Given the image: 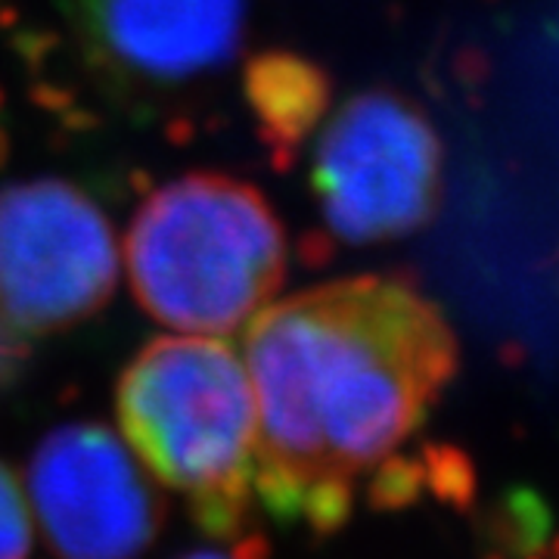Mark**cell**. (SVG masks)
<instances>
[{"label":"cell","instance_id":"2","mask_svg":"<svg viewBox=\"0 0 559 559\" xmlns=\"http://www.w3.org/2000/svg\"><path fill=\"white\" fill-rule=\"evenodd\" d=\"M116 414L150 479L175 491L209 538L252 540L259 417L234 345L190 333L146 342L121 373Z\"/></svg>","mask_w":559,"mask_h":559},{"label":"cell","instance_id":"5","mask_svg":"<svg viewBox=\"0 0 559 559\" xmlns=\"http://www.w3.org/2000/svg\"><path fill=\"white\" fill-rule=\"evenodd\" d=\"M119 286V242L97 202L60 178L0 187V318L47 336L94 318Z\"/></svg>","mask_w":559,"mask_h":559},{"label":"cell","instance_id":"12","mask_svg":"<svg viewBox=\"0 0 559 559\" xmlns=\"http://www.w3.org/2000/svg\"><path fill=\"white\" fill-rule=\"evenodd\" d=\"M554 559H559V540H557V544H554Z\"/></svg>","mask_w":559,"mask_h":559},{"label":"cell","instance_id":"10","mask_svg":"<svg viewBox=\"0 0 559 559\" xmlns=\"http://www.w3.org/2000/svg\"><path fill=\"white\" fill-rule=\"evenodd\" d=\"M25 360H28V336L20 333L7 318H0V385L16 380Z\"/></svg>","mask_w":559,"mask_h":559},{"label":"cell","instance_id":"7","mask_svg":"<svg viewBox=\"0 0 559 559\" xmlns=\"http://www.w3.org/2000/svg\"><path fill=\"white\" fill-rule=\"evenodd\" d=\"M246 0H81L91 47L124 79L190 84L237 57Z\"/></svg>","mask_w":559,"mask_h":559},{"label":"cell","instance_id":"11","mask_svg":"<svg viewBox=\"0 0 559 559\" xmlns=\"http://www.w3.org/2000/svg\"><path fill=\"white\" fill-rule=\"evenodd\" d=\"M180 559H255V544L252 540H240V544H227V547L193 550V554H183Z\"/></svg>","mask_w":559,"mask_h":559},{"label":"cell","instance_id":"4","mask_svg":"<svg viewBox=\"0 0 559 559\" xmlns=\"http://www.w3.org/2000/svg\"><path fill=\"white\" fill-rule=\"evenodd\" d=\"M311 183L333 240L348 246L401 240L439 212L444 190L439 131L399 91H360L320 128Z\"/></svg>","mask_w":559,"mask_h":559},{"label":"cell","instance_id":"9","mask_svg":"<svg viewBox=\"0 0 559 559\" xmlns=\"http://www.w3.org/2000/svg\"><path fill=\"white\" fill-rule=\"evenodd\" d=\"M35 520L13 469L0 460V559H32Z\"/></svg>","mask_w":559,"mask_h":559},{"label":"cell","instance_id":"1","mask_svg":"<svg viewBox=\"0 0 559 559\" xmlns=\"http://www.w3.org/2000/svg\"><path fill=\"white\" fill-rule=\"evenodd\" d=\"M242 333L255 503L333 535L360 495L399 500L401 451L460 367L439 305L404 274H358L264 305Z\"/></svg>","mask_w":559,"mask_h":559},{"label":"cell","instance_id":"3","mask_svg":"<svg viewBox=\"0 0 559 559\" xmlns=\"http://www.w3.org/2000/svg\"><path fill=\"white\" fill-rule=\"evenodd\" d=\"M289 246L246 180L193 171L153 190L128 224L124 267L150 318L190 336H234L271 305Z\"/></svg>","mask_w":559,"mask_h":559},{"label":"cell","instance_id":"8","mask_svg":"<svg viewBox=\"0 0 559 559\" xmlns=\"http://www.w3.org/2000/svg\"><path fill=\"white\" fill-rule=\"evenodd\" d=\"M246 100L264 143L277 159H289L326 116L330 79L299 53L267 50L246 66Z\"/></svg>","mask_w":559,"mask_h":559},{"label":"cell","instance_id":"6","mask_svg":"<svg viewBox=\"0 0 559 559\" xmlns=\"http://www.w3.org/2000/svg\"><path fill=\"white\" fill-rule=\"evenodd\" d=\"M153 485L109 426L66 423L28 460L25 498L57 559H140L162 525Z\"/></svg>","mask_w":559,"mask_h":559}]
</instances>
